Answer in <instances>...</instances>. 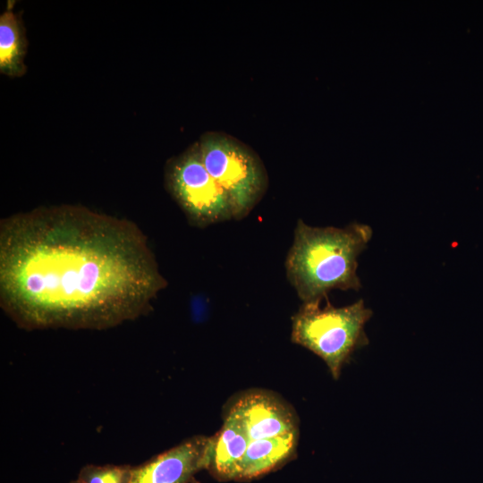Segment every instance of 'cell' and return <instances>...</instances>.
<instances>
[{
  "mask_svg": "<svg viewBox=\"0 0 483 483\" xmlns=\"http://www.w3.org/2000/svg\"><path fill=\"white\" fill-rule=\"evenodd\" d=\"M166 286L130 220L59 205L0 222V306L25 330L111 328L147 315Z\"/></svg>",
  "mask_w": 483,
  "mask_h": 483,
  "instance_id": "6da1fadb",
  "label": "cell"
},
{
  "mask_svg": "<svg viewBox=\"0 0 483 483\" xmlns=\"http://www.w3.org/2000/svg\"><path fill=\"white\" fill-rule=\"evenodd\" d=\"M372 228L352 223L345 227L310 226L297 220L284 267L303 302H321L335 289L359 291L358 257L372 237Z\"/></svg>",
  "mask_w": 483,
  "mask_h": 483,
  "instance_id": "7a4b0ae2",
  "label": "cell"
},
{
  "mask_svg": "<svg viewBox=\"0 0 483 483\" xmlns=\"http://www.w3.org/2000/svg\"><path fill=\"white\" fill-rule=\"evenodd\" d=\"M326 301L323 308L321 302L301 304L292 317L291 341L321 358L338 379L353 352L369 344L365 325L373 312L362 299L340 308Z\"/></svg>",
  "mask_w": 483,
  "mask_h": 483,
  "instance_id": "3957f363",
  "label": "cell"
},
{
  "mask_svg": "<svg viewBox=\"0 0 483 483\" xmlns=\"http://www.w3.org/2000/svg\"><path fill=\"white\" fill-rule=\"evenodd\" d=\"M197 141L205 167L229 197L234 219L246 217L268 188L262 159L250 146L224 131L204 132Z\"/></svg>",
  "mask_w": 483,
  "mask_h": 483,
  "instance_id": "277c9868",
  "label": "cell"
},
{
  "mask_svg": "<svg viewBox=\"0 0 483 483\" xmlns=\"http://www.w3.org/2000/svg\"><path fill=\"white\" fill-rule=\"evenodd\" d=\"M165 178L168 192L191 225L234 219L229 197L205 167L198 141L167 163Z\"/></svg>",
  "mask_w": 483,
  "mask_h": 483,
  "instance_id": "5b68a950",
  "label": "cell"
},
{
  "mask_svg": "<svg viewBox=\"0 0 483 483\" xmlns=\"http://www.w3.org/2000/svg\"><path fill=\"white\" fill-rule=\"evenodd\" d=\"M226 409L242 422L250 441L299 433L293 408L277 394L250 389L230 400Z\"/></svg>",
  "mask_w": 483,
  "mask_h": 483,
  "instance_id": "8992f818",
  "label": "cell"
},
{
  "mask_svg": "<svg viewBox=\"0 0 483 483\" xmlns=\"http://www.w3.org/2000/svg\"><path fill=\"white\" fill-rule=\"evenodd\" d=\"M213 437L193 436L132 467L130 483H188L208 468Z\"/></svg>",
  "mask_w": 483,
  "mask_h": 483,
  "instance_id": "52a82bcc",
  "label": "cell"
},
{
  "mask_svg": "<svg viewBox=\"0 0 483 483\" xmlns=\"http://www.w3.org/2000/svg\"><path fill=\"white\" fill-rule=\"evenodd\" d=\"M207 470L219 480L238 479L250 438L237 418L225 409L221 428L212 436Z\"/></svg>",
  "mask_w": 483,
  "mask_h": 483,
  "instance_id": "ba28073f",
  "label": "cell"
},
{
  "mask_svg": "<svg viewBox=\"0 0 483 483\" xmlns=\"http://www.w3.org/2000/svg\"><path fill=\"white\" fill-rule=\"evenodd\" d=\"M298 442L299 433L250 441L238 479H251L282 465L295 453Z\"/></svg>",
  "mask_w": 483,
  "mask_h": 483,
  "instance_id": "9c48e42d",
  "label": "cell"
},
{
  "mask_svg": "<svg viewBox=\"0 0 483 483\" xmlns=\"http://www.w3.org/2000/svg\"><path fill=\"white\" fill-rule=\"evenodd\" d=\"M25 38L18 18L8 4L0 16V71L9 76H21L25 72L23 57Z\"/></svg>",
  "mask_w": 483,
  "mask_h": 483,
  "instance_id": "30bf717a",
  "label": "cell"
},
{
  "mask_svg": "<svg viewBox=\"0 0 483 483\" xmlns=\"http://www.w3.org/2000/svg\"><path fill=\"white\" fill-rule=\"evenodd\" d=\"M132 467L130 464H87L78 474L82 483H130Z\"/></svg>",
  "mask_w": 483,
  "mask_h": 483,
  "instance_id": "8fae6325",
  "label": "cell"
},
{
  "mask_svg": "<svg viewBox=\"0 0 483 483\" xmlns=\"http://www.w3.org/2000/svg\"><path fill=\"white\" fill-rule=\"evenodd\" d=\"M188 483H200V482H199V480H197V479H195V477H194V478H192Z\"/></svg>",
  "mask_w": 483,
  "mask_h": 483,
  "instance_id": "7c38bea8",
  "label": "cell"
},
{
  "mask_svg": "<svg viewBox=\"0 0 483 483\" xmlns=\"http://www.w3.org/2000/svg\"><path fill=\"white\" fill-rule=\"evenodd\" d=\"M69 483H82L80 479H73L72 481H70Z\"/></svg>",
  "mask_w": 483,
  "mask_h": 483,
  "instance_id": "4fadbf2b",
  "label": "cell"
}]
</instances>
